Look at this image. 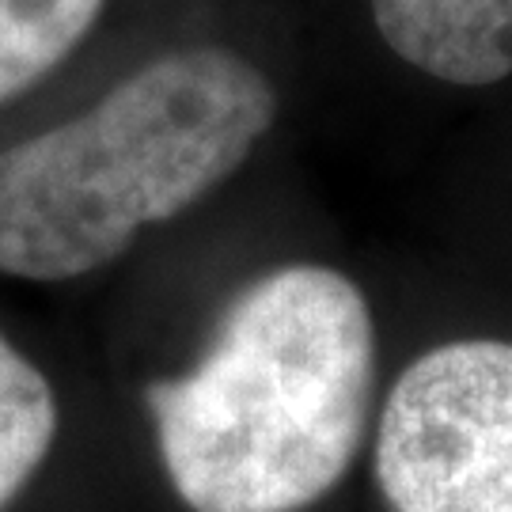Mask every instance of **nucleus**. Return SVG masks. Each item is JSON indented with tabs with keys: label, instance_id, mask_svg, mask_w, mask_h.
<instances>
[{
	"label": "nucleus",
	"instance_id": "nucleus-4",
	"mask_svg": "<svg viewBox=\"0 0 512 512\" xmlns=\"http://www.w3.org/2000/svg\"><path fill=\"white\" fill-rule=\"evenodd\" d=\"M372 19L391 54L444 84L512 76V0H372Z\"/></svg>",
	"mask_w": 512,
	"mask_h": 512
},
{
	"label": "nucleus",
	"instance_id": "nucleus-6",
	"mask_svg": "<svg viewBox=\"0 0 512 512\" xmlns=\"http://www.w3.org/2000/svg\"><path fill=\"white\" fill-rule=\"evenodd\" d=\"M107 0H0V103L31 92L88 38Z\"/></svg>",
	"mask_w": 512,
	"mask_h": 512
},
{
	"label": "nucleus",
	"instance_id": "nucleus-3",
	"mask_svg": "<svg viewBox=\"0 0 512 512\" xmlns=\"http://www.w3.org/2000/svg\"><path fill=\"white\" fill-rule=\"evenodd\" d=\"M395 512H512V342H448L395 380L376 433Z\"/></svg>",
	"mask_w": 512,
	"mask_h": 512
},
{
	"label": "nucleus",
	"instance_id": "nucleus-1",
	"mask_svg": "<svg viewBox=\"0 0 512 512\" xmlns=\"http://www.w3.org/2000/svg\"><path fill=\"white\" fill-rule=\"evenodd\" d=\"M376 330L330 266H281L220 315L198 365L145 391L167 482L194 512H300L365 440Z\"/></svg>",
	"mask_w": 512,
	"mask_h": 512
},
{
	"label": "nucleus",
	"instance_id": "nucleus-2",
	"mask_svg": "<svg viewBox=\"0 0 512 512\" xmlns=\"http://www.w3.org/2000/svg\"><path fill=\"white\" fill-rule=\"evenodd\" d=\"M274 118V84L232 50L148 61L84 114L0 152V274L73 281L118 262L148 224L232 179Z\"/></svg>",
	"mask_w": 512,
	"mask_h": 512
},
{
	"label": "nucleus",
	"instance_id": "nucleus-5",
	"mask_svg": "<svg viewBox=\"0 0 512 512\" xmlns=\"http://www.w3.org/2000/svg\"><path fill=\"white\" fill-rule=\"evenodd\" d=\"M57 395L46 372L0 330V512L16 505L54 452Z\"/></svg>",
	"mask_w": 512,
	"mask_h": 512
}]
</instances>
